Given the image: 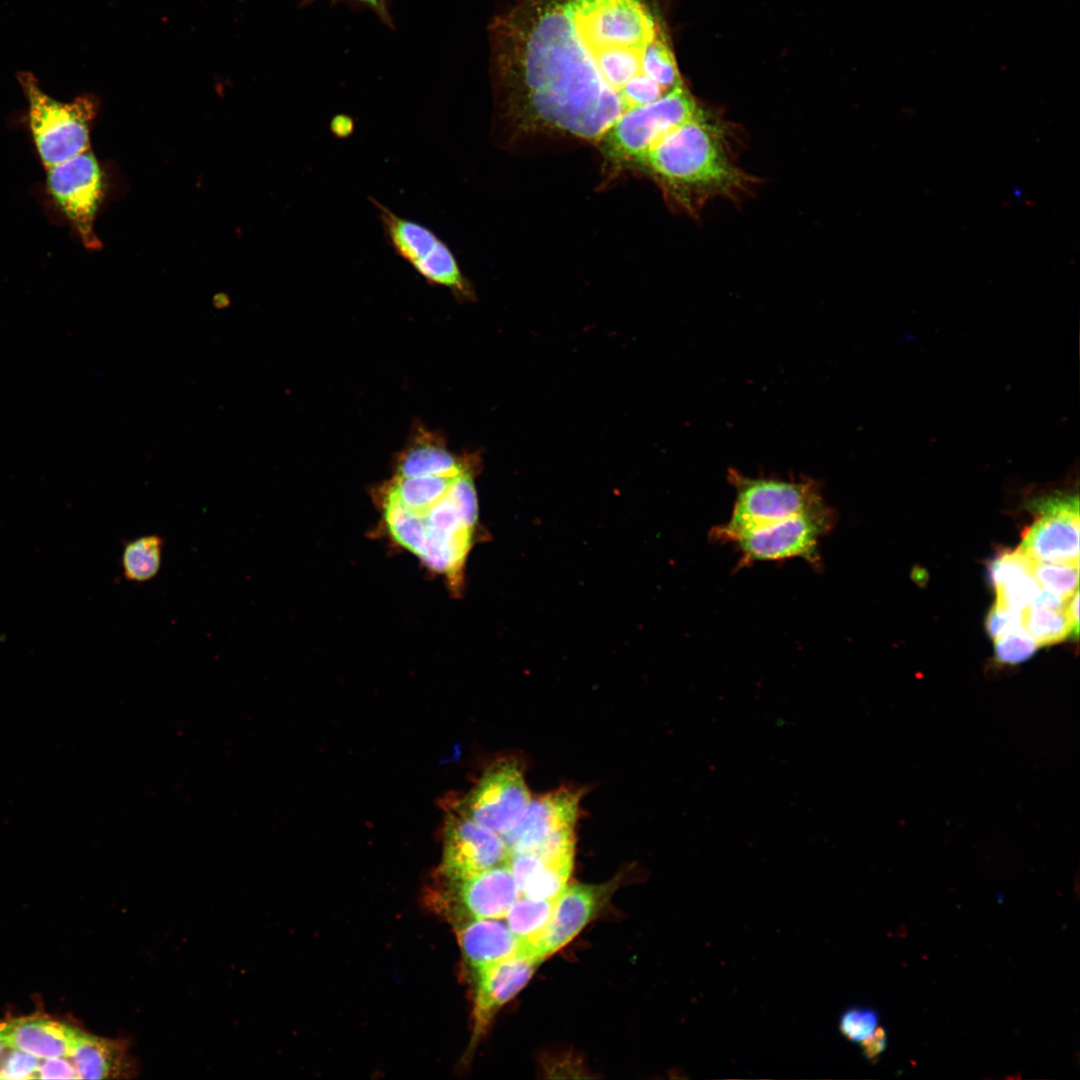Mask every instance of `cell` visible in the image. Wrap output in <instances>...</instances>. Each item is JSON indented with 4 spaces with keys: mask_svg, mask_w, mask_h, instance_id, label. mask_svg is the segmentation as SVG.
<instances>
[{
    "mask_svg": "<svg viewBox=\"0 0 1080 1080\" xmlns=\"http://www.w3.org/2000/svg\"><path fill=\"white\" fill-rule=\"evenodd\" d=\"M637 170L690 213L714 198L736 199L753 184L736 164L729 129L704 109L664 134Z\"/></svg>",
    "mask_w": 1080,
    "mask_h": 1080,
    "instance_id": "2",
    "label": "cell"
},
{
    "mask_svg": "<svg viewBox=\"0 0 1080 1080\" xmlns=\"http://www.w3.org/2000/svg\"><path fill=\"white\" fill-rule=\"evenodd\" d=\"M574 856L555 857L533 852L509 854L508 865L522 895L556 899L567 886Z\"/></svg>",
    "mask_w": 1080,
    "mask_h": 1080,
    "instance_id": "20",
    "label": "cell"
},
{
    "mask_svg": "<svg viewBox=\"0 0 1080 1080\" xmlns=\"http://www.w3.org/2000/svg\"><path fill=\"white\" fill-rule=\"evenodd\" d=\"M478 465V457L453 453L438 432L417 426L395 459L394 475L454 476L470 471L477 472Z\"/></svg>",
    "mask_w": 1080,
    "mask_h": 1080,
    "instance_id": "17",
    "label": "cell"
},
{
    "mask_svg": "<svg viewBox=\"0 0 1080 1080\" xmlns=\"http://www.w3.org/2000/svg\"><path fill=\"white\" fill-rule=\"evenodd\" d=\"M76 1031L72 1026L44 1016L4 1022L7 1046L44 1059L69 1057Z\"/></svg>",
    "mask_w": 1080,
    "mask_h": 1080,
    "instance_id": "19",
    "label": "cell"
},
{
    "mask_svg": "<svg viewBox=\"0 0 1080 1080\" xmlns=\"http://www.w3.org/2000/svg\"><path fill=\"white\" fill-rule=\"evenodd\" d=\"M1032 576L1039 585L1065 598L1078 590L1079 565L1035 561Z\"/></svg>",
    "mask_w": 1080,
    "mask_h": 1080,
    "instance_id": "25",
    "label": "cell"
},
{
    "mask_svg": "<svg viewBox=\"0 0 1080 1080\" xmlns=\"http://www.w3.org/2000/svg\"><path fill=\"white\" fill-rule=\"evenodd\" d=\"M37 1078L41 1079H78L76 1069L64 1057L48 1058L39 1065Z\"/></svg>",
    "mask_w": 1080,
    "mask_h": 1080,
    "instance_id": "32",
    "label": "cell"
},
{
    "mask_svg": "<svg viewBox=\"0 0 1080 1080\" xmlns=\"http://www.w3.org/2000/svg\"><path fill=\"white\" fill-rule=\"evenodd\" d=\"M579 802L580 793L566 788L531 798L520 823L504 838L509 854L575 836Z\"/></svg>",
    "mask_w": 1080,
    "mask_h": 1080,
    "instance_id": "15",
    "label": "cell"
},
{
    "mask_svg": "<svg viewBox=\"0 0 1080 1080\" xmlns=\"http://www.w3.org/2000/svg\"><path fill=\"white\" fill-rule=\"evenodd\" d=\"M728 481L736 497L729 521L711 529L718 543L826 504L820 483L811 478L748 477L729 469Z\"/></svg>",
    "mask_w": 1080,
    "mask_h": 1080,
    "instance_id": "4",
    "label": "cell"
},
{
    "mask_svg": "<svg viewBox=\"0 0 1080 1080\" xmlns=\"http://www.w3.org/2000/svg\"><path fill=\"white\" fill-rule=\"evenodd\" d=\"M1036 516L1018 547L1035 561L1079 565V497L1054 492L1029 503Z\"/></svg>",
    "mask_w": 1080,
    "mask_h": 1080,
    "instance_id": "10",
    "label": "cell"
},
{
    "mask_svg": "<svg viewBox=\"0 0 1080 1080\" xmlns=\"http://www.w3.org/2000/svg\"><path fill=\"white\" fill-rule=\"evenodd\" d=\"M104 173L87 150L46 169L47 194L88 249L101 247L94 224L104 196Z\"/></svg>",
    "mask_w": 1080,
    "mask_h": 1080,
    "instance_id": "9",
    "label": "cell"
},
{
    "mask_svg": "<svg viewBox=\"0 0 1080 1080\" xmlns=\"http://www.w3.org/2000/svg\"><path fill=\"white\" fill-rule=\"evenodd\" d=\"M836 522L834 510L826 503L802 514L743 533L730 543L740 552L738 568L759 561L801 558L814 568L821 567L820 540Z\"/></svg>",
    "mask_w": 1080,
    "mask_h": 1080,
    "instance_id": "8",
    "label": "cell"
},
{
    "mask_svg": "<svg viewBox=\"0 0 1080 1080\" xmlns=\"http://www.w3.org/2000/svg\"><path fill=\"white\" fill-rule=\"evenodd\" d=\"M994 641L995 660L1003 665L1023 663L1039 648L1024 626L1013 629Z\"/></svg>",
    "mask_w": 1080,
    "mask_h": 1080,
    "instance_id": "27",
    "label": "cell"
},
{
    "mask_svg": "<svg viewBox=\"0 0 1080 1080\" xmlns=\"http://www.w3.org/2000/svg\"><path fill=\"white\" fill-rule=\"evenodd\" d=\"M531 798L518 763L502 760L484 773L461 806L504 840L520 823Z\"/></svg>",
    "mask_w": 1080,
    "mask_h": 1080,
    "instance_id": "11",
    "label": "cell"
},
{
    "mask_svg": "<svg viewBox=\"0 0 1080 1080\" xmlns=\"http://www.w3.org/2000/svg\"><path fill=\"white\" fill-rule=\"evenodd\" d=\"M40 1062L38 1057L25 1051L14 1049L0 1065V1078L29 1079L37 1078Z\"/></svg>",
    "mask_w": 1080,
    "mask_h": 1080,
    "instance_id": "31",
    "label": "cell"
},
{
    "mask_svg": "<svg viewBox=\"0 0 1080 1080\" xmlns=\"http://www.w3.org/2000/svg\"><path fill=\"white\" fill-rule=\"evenodd\" d=\"M457 939L465 962L476 972L519 952L523 943L506 921L472 918L457 925Z\"/></svg>",
    "mask_w": 1080,
    "mask_h": 1080,
    "instance_id": "18",
    "label": "cell"
},
{
    "mask_svg": "<svg viewBox=\"0 0 1080 1080\" xmlns=\"http://www.w3.org/2000/svg\"><path fill=\"white\" fill-rule=\"evenodd\" d=\"M1065 609L1029 606L1023 612V626L1039 647L1053 645L1070 637L1071 626Z\"/></svg>",
    "mask_w": 1080,
    "mask_h": 1080,
    "instance_id": "24",
    "label": "cell"
},
{
    "mask_svg": "<svg viewBox=\"0 0 1080 1080\" xmlns=\"http://www.w3.org/2000/svg\"><path fill=\"white\" fill-rule=\"evenodd\" d=\"M317 0H304L303 4H311ZM337 1V0H335ZM360 4L371 9L379 19L388 27H393L392 16L389 11L388 0H343Z\"/></svg>",
    "mask_w": 1080,
    "mask_h": 1080,
    "instance_id": "34",
    "label": "cell"
},
{
    "mask_svg": "<svg viewBox=\"0 0 1080 1080\" xmlns=\"http://www.w3.org/2000/svg\"><path fill=\"white\" fill-rule=\"evenodd\" d=\"M28 103V125L45 169L67 161L90 149V130L97 103L90 96L71 102L46 94L28 72L18 75Z\"/></svg>",
    "mask_w": 1080,
    "mask_h": 1080,
    "instance_id": "5",
    "label": "cell"
},
{
    "mask_svg": "<svg viewBox=\"0 0 1080 1080\" xmlns=\"http://www.w3.org/2000/svg\"><path fill=\"white\" fill-rule=\"evenodd\" d=\"M4 1047H7V1045H6L5 1038H4V1022H1L0 1023V1054H1L2 1050L4 1049Z\"/></svg>",
    "mask_w": 1080,
    "mask_h": 1080,
    "instance_id": "38",
    "label": "cell"
},
{
    "mask_svg": "<svg viewBox=\"0 0 1080 1080\" xmlns=\"http://www.w3.org/2000/svg\"><path fill=\"white\" fill-rule=\"evenodd\" d=\"M1034 560L1019 548L1001 550L986 563L989 583L994 589L1024 574H1031Z\"/></svg>",
    "mask_w": 1080,
    "mask_h": 1080,
    "instance_id": "26",
    "label": "cell"
},
{
    "mask_svg": "<svg viewBox=\"0 0 1080 1080\" xmlns=\"http://www.w3.org/2000/svg\"><path fill=\"white\" fill-rule=\"evenodd\" d=\"M330 131L336 138L344 139L354 132V120L345 114H337L330 121Z\"/></svg>",
    "mask_w": 1080,
    "mask_h": 1080,
    "instance_id": "36",
    "label": "cell"
},
{
    "mask_svg": "<svg viewBox=\"0 0 1080 1080\" xmlns=\"http://www.w3.org/2000/svg\"><path fill=\"white\" fill-rule=\"evenodd\" d=\"M504 840L471 819L462 806L448 815L442 873L448 882L460 881L508 861Z\"/></svg>",
    "mask_w": 1080,
    "mask_h": 1080,
    "instance_id": "12",
    "label": "cell"
},
{
    "mask_svg": "<svg viewBox=\"0 0 1080 1080\" xmlns=\"http://www.w3.org/2000/svg\"><path fill=\"white\" fill-rule=\"evenodd\" d=\"M381 224L385 240L394 252L434 286L447 288L458 299L475 297L450 247L433 230L404 218L379 200L369 197Z\"/></svg>",
    "mask_w": 1080,
    "mask_h": 1080,
    "instance_id": "7",
    "label": "cell"
},
{
    "mask_svg": "<svg viewBox=\"0 0 1080 1080\" xmlns=\"http://www.w3.org/2000/svg\"><path fill=\"white\" fill-rule=\"evenodd\" d=\"M1066 614L1071 626L1070 637L1074 640L1078 639L1079 635V591L1077 590L1068 600L1066 606Z\"/></svg>",
    "mask_w": 1080,
    "mask_h": 1080,
    "instance_id": "37",
    "label": "cell"
},
{
    "mask_svg": "<svg viewBox=\"0 0 1080 1080\" xmlns=\"http://www.w3.org/2000/svg\"><path fill=\"white\" fill-rule=\"evenodd\" d=\"M163 546V538L156 534L128 541L122 549L120 561L124 577L135 583L155 578L161 568Z\"/></svg>",
    "mask_w": 1080,
    "mask_h": 1080,
    "instance_id": "22",
    "label": "cell"
},
{
    "mask_svg": "<svg viewBox=\"0 0 1080 1080\" xmlns=\"http://www.w3.org/2000/svg\"><path fill=\"white\" fill-rule=\"evenodd\" d=\"M702 110V106L681 83L656 101L624 114L597 144L602 155L614 167L637 169L647 152L664 134Z\"/></svg>",
    "mask_w": 1080,
    "mask_h": 1080,
    "instance_id": "6",
    "label": "cell"
},
{
    "mask_svg": "<svg viewBox=\"0 0 1080 1080\" xmlns=\"http://www.w3.org/2000/svg\"><path fill=\"white\" fill-rule=\"evenodd\" d=\"M520 890L508 861L460 881L449 882L437 903L458 920L462 918H505Z\"/></svg>",
    "mask_w": 1080,
    "mask_h": 1080,
    "instance_id": "14",
    "label": "cell"
},
{
    "mask_svg": "<svg viewBox=\"0 0 1080 1080\" xmlns=\"http://www.w3.org/2000/svg\"><path fill=\"white\" fill-rule=\"evenodd\" d=\"M489 34L497 96L527 131L597 143L683 83L649 0H513Z\"/></svg>",
    "mask_w": 1080,
    "mask_h": 1080,
    "instance_id": "1",
    "label": "cell"
},
{
    "mask_svg": "<svg viewBox=\"0 0 1080 1080\" xmlns=\"http://www.w3.org/2000/svg\"><path fill=\"white\" fill-rule=\"evenodd\" d=\"M1023 626V612L1007 608L995 602L985 619V630L992 640Z\"/></svg>",
    "mask_w": 1080,
    "mask_h": 1080,
    "instance_id": "30",
    "label": "cell"
},
{
    "mask_svg": "<svg viewBox=\"0 0 1080 1080\" xmlns=\"http://www.w3.org/2000/svg\"><path fill=\"white\" fill-rule=\"evenodd\" d=\"M475 471L458 475L439 499L415 509L378 505L394 543L444 576L450 591L462 592L464 570L479 525Z\"/></svg>",
    "mask_w": 1080,
    "mask_h": 1080,
    "instance_id": "3",
    "label": "cell"
},
{
    "mask_svg": "<svg viewBox=\"0 0 1080 1080\" xmlns=\"http://www.w3.org/2000/svg\"><path fill=\"white\" fill-rule=\"evenodd\" d=\"M878 1015L870 1008H850L840 1017L839 1029L852 1042H862L878 1027Z\"/></svg>",
    "mask_w": 1080,
    "mask_h": 1080,
    "instance_id": "29",
    "label": "cell"
},
{
    "mask_svg": "<svg viewBox=\"0 0 1080 1080\" xmlns=\"http://www.w3.org/2000/svg\"><path fill=\"white\" fill-rule=\"evenodd\" d=\"M69 1058L81 1079L125 1078L133 1072L128 1048L120 1040L77 1029Z\"/></svg>",
    "mask_w": 1080,
    "mask_h": 1080,
    "instance_id": "21",
    "label": "cell"
},
{
    "mask_svg": "<svg viewBox=\"0 0 1080 1080\" xmlns=\"http://www.w3.org/2000/svg\"><path fill=\"white\" fill-rule=\"evenodd\" d=\"M619 882V878H614L602 884L566 886L555 899L550 920L542 933L524 946L544 961L572 941L603 910Z\"/></svg>",
    "mask_w": 1080,
    "mask_h": 1080,
    "instance_id": "13",
    "label": "cell"
},
{
    "mask_svg": "<svg viewBox=\"0 0 1080 1080\" xmlns=\"http://www.w3.org/2000/svg\"><path fill=\"white\" fill-rule=\"evenodd\" d=\"M999 604L1024 612L1040 591V585L1032 574H1024L995 589Z\"/></svg>",
    "mask_w": 1080,
    "mask_h": 1080,
    "instance_id": "28",
    "label": "cell"
},
{
    "mask_svg": "<svg viewBox=\"0 0 1080 1080\" xmlns=\"http://www.w3.org/2000/svg\"><path fill=\"white\" fill-rule=\"evenodd\" d=\"M554 904L555 899L520 894L505 915L506 923L523 944H530L548 924Z\"/></svg>",
    "mask_w": 1080,
    "mask_h": 1080,
    "instance_id": "23",
    "label": "cell"
},
{
    "mask_svg": "<svg viewBox=\"0 0 1080 1080\" xmlns=\"http://www.w3.org/2000/svg\"><path fill=\"white\" fill-rule=\"evenodd\" d=\"M1069 598L1062 597L1047 589H1040L1039 593L1033 600L1030 606L1041 607L1053 610H1064L1067 606Z\"/></svg>",
    "mask_w": 1080,
    "mask_h": 1080,
    "instance_id": "35",
    "label": "cell"
},
{
    "mask_svg": "<svg viewBox=\"0 0 1080 1080\" xmlns=\"http://www.w3.org/2000/svg\"><path fill=\"white\" fill-rule=\"evenodd\" d=\"M541 962L523 945L513 956L477 971L469 1049L485 1034L498 1010L528 983Z\"/></svg>",
    "mask_w": 1080,
    "mask_h": 1080,
    "instance_id": "16",
    "label": "cell"
},
{
    "mask_svg": "<svg viewBox=\"0 0 1080 1080\" xmlns=\"http://www.w3.org/2000/svg\"><path fill=\"white\" fill-rule=\"evenodd\" d=\"M863 1049L864 1056L869 1059L878 1057L887 1046V1034L885 1030L878 1026L874 1032L865 1040L860 1042Z\"/></svg>",
    "mask_w": 1080,
    "mask_h": 1080,
    "instance_id": "33",
    "label": "cell"
}]
</instances>
